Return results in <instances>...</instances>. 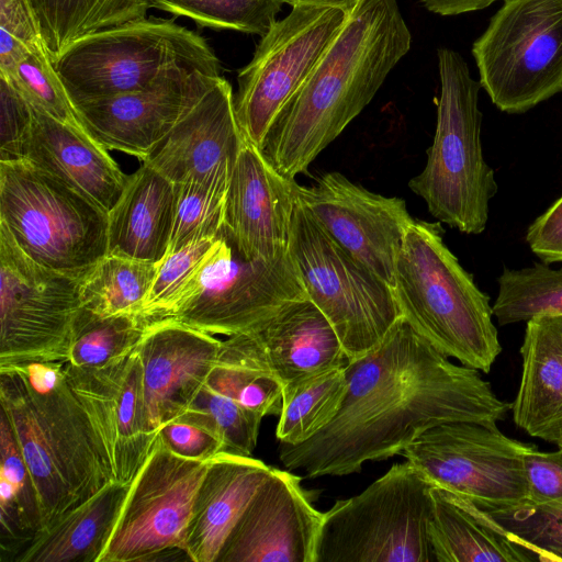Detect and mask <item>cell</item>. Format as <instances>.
Returning <instances> with one entry per match:
<instances>
[{
  "label": "cell",
  "instance_id": "4fadbf2b",
  "mask_svg": "<svg viewBox=\"0 0 562 562\" xmlns=\"http://www.w3.org/2000/svg\"><path fill=\"white\" fill-rule=\"evenodd\" d=\"M532 446L496 424L453 422L426 430L401 454L432 485L488 512L528 501L524 456Z\"/></svg>",
  "mask_w": 562,
  "mask_h": 562
},
{
  "label": "cell",
  "instance_id": "6da1fadb",
  "mask_svg": "<svg viewBox=\"0 0 562 562\" xmlns=\"http://www.w3.org/2000/svg\"><path fill=\"white\" fill-rule=\"evenodd\" d=\"M345 370L348 389L335 418L300 445L279 443L285 469L310 479L358 473L368 461L402 453L430 428L496 424L510 409L477 370L450 361L402 316Z\"/></svg>",
  "mask_w": 562,
  "mask_h": 562
},
{
  "label": "cell",
  "instance_id": "ba28073f",
  "mask_svg": "<svg viewBox=\"0 0 562 562\" xmlns=\"http://www.w3.org/2000/svg\"><path fill=\"white\" fill-rule=\"evenodd\" d=\"M0 223L34 261L74 278L108 255V213L26 160L0 161Z\"/></svg>",
  "mask_w": 562,
  "mask_h": 562
},
{
  "label": "cell",
  "instance_id": "7c38bea8",
  "mask_svg": "<svg viewBox=\"0 0 562 562\" xmlns=\"http://www.w3.org/2000/svg\"><path fill=\"white\" fill-rule=\"evenodd\" d=\"M80 281L34 261L0 223V367L67 361Z\"/></svg>",
  "mask_w": 562,
  "mask_h": 562
},
{
  "label": "cell",
  "instance_id": "f546056e",
  "mask_svg": "<svg viewBox=\"0 0 562 562\" xmlns=\"http://www.w3.org/2000/svg\"><path fill=\"white\" fill-rule=\"evenodd\" d=\"M52 60L80 38L146 16L147 0H31Z\"/></svg>",
  "mask_w": 562,
  "mask_h": 562
},
{
  "label": "cell",
  "instance_id": "d6986e66",
  "mask_svg": "<svg viewBox=\"0 0 562 562\" xmlns=\"http://www.w3.org/2000/svg\"><path fill=\"white\" fill-rule=\"evenodd\" d=\"M301 481L290 470L273 468L217 562H315L324 513Z\"/></svg>",
  "mask_w": 562,
  "mask_h": 562
},
{
  "label": "cell",
  "instance_id": "e0dca14e",
  "mask_svg": "<svg viewBox=\"0 0 562 562\" xmlns=\"http://www.w3.org/2000/svg\"><path fill=\"white\" fill-rule=\"evenodd\" d=\"M220 77L178 66L143 90L75 106L85 130L104 148L144 161Z\"/></svg>",
  "mask_w": 562,
  "mask_h": 562
},
{
  "label": "cell",
  "instance_id": "484cf974",
  "mask_svg": "<svg viewBox=\"0 0 562 562\" xmlns=\"http://www.w3.org/2000/svg\"><path fill=\"white\" fill-rule=\"evenodd\" d=\"M513 419L531 437L562 443V326L553 316L526 322Z\"/></svg>",
  "mask_w": 562,
  "mask_h": 562
},
{
  "label": "cell",
  "instance_id": "603a6c76",
  "mask_svg": "<svg viewBox=\"0 0 562 562\" xmlns=\"http://www.w3.org/2000/svg\"><path fill=\"white\" fill-rule=\"evenodd\" d=\"M245 143L232 86L220 77L143 162L181 183L233 171Z\"/></svg>",
  "mask_w": 562,
  "mask_h": 562
},
{
  "label": "cell",
  "instance_id": "8992f818",
  "mask_svg": "<svg viewBox=\"0 0 562 562\" xmlns=\"http://www.w3.org/2000/svg\"><path fill=\"white\" fill-rule=\"evenodd\" d=\"M53 64L74 105L143 90L178 66L222 72L205 38L173 19L154 16L85 36Z\"/></svg>",
  "mask_w": 562,
  "mask_h": 562
},
{
  "label": "cell",
  "instance_id": "f907efd6",
  "mask_svg": "<svg viewBox=\"0 0 562 562\" xmlns=\"http://www.w3.org/2000/svg\"><path fill=\"white\" fill-rule=\"evenodd\" d=\"M557 447L562 450V443L558 445Z\"/></svg>",
  "mask_w": 562,
  "mask_h": 562
},
{
  "label": "cell",
  "instance_id": "681fc988",
  "mask_svg": "<svg viewBox=\"0 0 562 562\" xmlns=\"http://www.w3.org/2000/svg\"><path fill=\"white\" fill-rule=\"evenodd\" d=\"M555 321L562 326V315L553 316Z\"/></svg>",
  "mask_w": 562,
  "mask_h": 562
},
{
  "label": "cell",
  "instance_id": "8fae6325",
  "mask_svg": "<svg viewBox=\"0 0 562 562\" xmlns=\"http://www.w3.org/2000/svg\"><path fill=\"white\" fill-rule=\"evenodd\" d=\"M472 55L503 112L525 113L562 92V0H504Z\"/></svg>",
  "mask_w": 562,
  "mask_h": 562
},
{
  "label": "cell",
  "instance_id": "5b68a950",
  "mask_svg": "<svg viewBox=\"0 0 562 562\" xmlns=\"http://www.w3.org/2000/svg\"><path fill=\"white\" fill-rule=\"evenodd\" d=\"M440 95L437 124L423 171L408 181L429 213L464 234H481L497 192L493 169L481 143L483 114L479 109L480 81L456 50H437Z\"/></svg>",
  "mask_w": 562,
  "mask_h": 562
},
{
  "label": "cell",
  "instance_id": "7a4b0ae2",
  "mask_svg": "<svg viewBox=\"0 0 562 562\" xmlns=\"http://www.w3.org/2000/svg\"><path fill=\"white\" fill-rule=\"evenodd\" d=\"M412 43L396 0H363L274 119L261 148L284 176L315 158L371 102Z\"/></svg>",
  "mask_w": 562,
  "mask_h": 562
},
{
  "label": "cell",
  "instance_id": "5bb4252c",
  "mask_svg": "<svg viewBox=\"0 0 562 562\" xmlns=\"http://www.w3.org/2000/svg\"><path fill=\"white\" fill-rule=\"evenodd\" d=\"M260 37L251 60L237 75L236 117L247 142L262 148L279 112L311 75L342 30V10L291 7Z\"/></svg>",
  "mask_w": 562,
  "mask_h": 562
},
{
  "label": "cell",
  "instance_id": "ac0fdd59",
  "mask_svg": "<svg viewBox=\"0 0 562 562\" xmlns=\"http://www.w3.org/2000/svg\"><path fill=\"white\" fill-rule=\"evenodd\" d=\"M65 366L105 449L114 481L130 484L156 438L147 426L137 346L100 368L78 369L66 361Z\"/></svg>",
  "mask_w": 562,
  "mask_h": 562
},
{
  "label": "cell",
  "instance_id": "4dcf8cb0",
  "mask_svg": "<svg viewBox=\"0 0 562 562\" xmlns=\"http://www.w3.org/2000/svg\"><path fill=\"white\" fill-rule=\"evenodd\" d=\"M347 389L345 367L284 386L276 428L279 443L295 446L318 434L337 415Z\"/></svg>",
  "mask_w": 562,
  "mask_h": 562
},
{
  "label": "cell",
  "instance_id": "cb8c5ba5",
  "mask_svg": "<svg viewBox=\"0 0 562 562\" xmlns=\"http://www.w3.org/2000/svg\"><path fill=\"white\" fill-rule=\"evenodd\" d=\"M22 160L68 184L106 213L121 198L130 178L86 130L35 108Z\"/></svg>",
  "mask_w": 562,
  "mask_h": 562
},
{
  "label": "cell",
  "instance_id": "7bdbcfd3",
  "mask_svg": "<svg viewBox=\"0 0 562 562\" xmlns=\"http://www.w3.org/2000/svg\"><path fill=\"white\" fill-rule=\"evenodd\" d=\"M157 436L170 451L188 459L206 461L224 451L222 439L211 427L186 414L164 424Z\"/></svg>",
  "mask_w": 562,
  "mask_h": 562
},
{
  "label": "cell",
  "instance_id": "52a82bcc",
  "mask_svg": "<svg viewBox=\"0 0 562 562\" xmlns=\"http://www.w3.org/2000/svg\"><path fill=\"white\" fill-rule=\"evenodd\" d=\"M434 485L407 460L324 513L315 562H436Z\"/></svg>",
  "mask_w": 562,
  "mask_h": 562
},
{
  "label": "cell",
  "instance_id": "e575fe53",
  "mask_svg": "<svg viewBox=\"0 0 562 562\" xmlns=\"http://www.w3.org/2000/svg\"><path fill=\"white\" fill-rule=\"evenodd\" d=\"M149 321L139 314L98 316L81 308L76 319L67 363L95 369L134 349Z\"/></svg>",
  "mask_w": 562,
  "mask_h": 562
},
{
  "label": "cell",
  "instance_id": "f35d334b",
  "mask_svg": "<svg viewBox=\"0 0 562 562\" xmlns=\"http://www.w3.org/2000/svg\"><path fill=\"white\" fill-rule=\"evenodd\" d=\"M542 562H562V498L487 512Z\"/></svg>",
  "mask_w": 562,
  "mask_h": 562
},
{
  "label": "cell",
  "instance_id": "7402d4cb",
  "mask_svg": "<svg viewBox=\"0 0 562 562\" xmlns=\"http://www.w3.org/2000/svg\"><path fill=\"white\" fill-rule=\"evenodd\" d=\"M227 339L283 387L348 363L331 324L307 296L288 303L257 328Z\"/></svg>",
  "mask_w": 562,
  "mask_h": 562
},
{
  "label": "cell",
  "instance_id": "c3c4849f",
  "mask_svg": "<svg viewBox=\"0 0 562 562\" xmlns=\"http://www.w3.org/2000/svg\"><path fill=\"white\" fill-rule=\"evenodd\" d=\"M285 4L312 5L342 10L347 15H351L363 0H284Z\"/></svg>",
  "mask_w": 562,
  "mask_h": 562
},
{
  "label": "cell",
  "instance_id": "83f0119b",
  "mask_svg": "<svg viewBox=\"0 0 562 562\" xmlns=\"http://www.w3.org/2000/svg\"><path fill=\"white\" fill-rule=\"evenodd\" d=\"M428 535L436 562L537 561L486 510L448 490L432 486Z\"/></svg>",
  "mask_w": 562,
  "mask_h": 562
},
{
  "label": "cell",
  "instance_id": "ee69618b",
  "mask_svg": "<svg viewBox=\"0 0 562 562\" xmlns=\"http://www.w3.org/2000/svg\"><path fill=\"white\" fill-rule=\"evenodd\" d=\"M528 501L542 504L562 498V450L539 451L532 446L524 456Z\"/></svg>",
  "mask_w": 562,
  "mask_h": 562
},
{
  "label": "cell",
  "instance_id": "2e32d148",
  "mask_svg": "<svg viewBox=\"0 0 562 562\" xmlns=\"http://www.w3.org/2000/svg\"><path fill=\"white\" fill-rule=\"evenodd\" d=\"M297 196L353 258L393 288L397 257L413 217L406 202L369 191L337 171L297 187Z\"/></svg>",
  "mask_w": 562,
  "mask_h": 562
},
{
  "label": "cell",
  "instance_id": "60d3db41",
  "mask_svg": "<svg viewBox=\"0 0 562 562\" xmlns=\"http://www.w3.org/2000/svg\"><path fill=\"white\" fill-rule=\"evenodd\" d=\"M215 237L193 240L176 251L166 254L158 262L156 276L142 307V315L149 323L168 314L177 296L212 247Z\"/></svg>",
  "mask_w": 562,
  "mask_h": 562
},
{
  "label": "cell",
  "instance_id": "74e56055",
  "mask_svg": "<svg viewBox=\"0 0 562 562\" xmlns=\"http://www.w3.org/2000/svg\"><path fill=\"white\" fill-rule=\"evenodd\" d=\"M0 76L7 78L33 108L85 130L44 42L29 47L12 70Z\"/></svg>",
  "mask_w": 562,
  "mask_h": 562
},
{
  "label": "cell",
  "instance_id": "7dc6e473",
  "mask_svg": "<svg viewBox=\"0 0 562 562\" xmlns=\"http://www.w3.org/2000/svg\"><path fill=\"white\" fill-rule=\"evenodd\" d=\"M428 11L443 15H458L483 10L497 0H418Z\"/></svg>",
  "mask_w": 562,
  "mask_h": 562
},
{
  "label": "cell",
  "instance_id": "d590c367",
  "mask_svg": "<svg viewBox=\"0 0 562 562\" xmlns=\"http://www.w3.org/2000/svg\"><path fill=\"white\" fill-rule=\"evenodd\" d=\"M232 172L221 171L176 183L175 218L167 254L193 240L218 234L224 224Z\"/></svg>",
  "mask_w": 562,
  "mask_h": 562
},
{
  "label": "cell",
  "instance_id": "44dd1931",
  "mask_svg": "<svg viewBox=\"0 0 562 562\" xmlns=\"http://www.w3.org/2000/svg\"><path fill=\"white\" fill-rule=\"evenodd\" d=\"M222 340L171 318L151 322L137 345L147 426L159 428L188 411L215 364Z\"/></svg>",
  "mask_w": 562,
  "mask_h": 562
},
{
  "label": "cell",
  "instance_id": "d4e9b609",
  "mask_svg": "<svg viewBox=\"0 0 562 562\" xmlns=\"http://www.w3.org/2000/svg\"><path fill=\"white\" fill-rule=\"evenodd\" d=\"M251 456L221 451L206 460L186 539L193 562H217L227 539L272 472Z\"/></svg>",
  "mask_w": 562,
  "mask_h": 562
},
{
  "label": "cell",
  "instance_id": "bcb514c9",
  "mask_svg": "<svg viewBox=\"0 0 562 562\" xmlns=\"http://www.w3.org/2000/svg\"><path fill=\"white\" fill-rule=\"evenodd\" d=\"M0 33L26 46L44 42L31 0H0Z\"/></svg>",
  "mask_w": 562,
  "mask_h": 562
},
{
  "label": "cell",
  "instance_id": "9c48e42d",
  "mask_svg": "<svg viewBox=\"0 0 562 562\" xmlns=\"http://www.w3.org/2000/svg\"><path fill=\"white\" fill-rule=\"evenodd\" d=\"M289 254L306 296L331 324L348 361L375 349L401 316L393 288L334 240L299 196Z\"/></svg>",
  "mask_w": 562,
  "mask_h": 562
},
{
  "label": "cell",
  "instance_id": "9a60e30c",
  "mask_svg": "<svg viewBox=\"0 0 562 562\" xmlns=\"http://www.w3.org/2000/svg\"><path fill=\"white\" fill-rule=\"evenodd\" d=\"M205 470L206 461L180 457L156 436L130 483L99 562L157 561L167 560V552L186 553L192 507Z\"/></svg>",
  "mask_w": 562,
  "mask_h": 562
},
{
  "label": "cell",
  "instance_id": "836d02e7",
  "mask_svg": "<svg viewBox=\"0 0 562 562\" xmlns=\"http://www.w3.org/2000/svg\"><path fill=\"white\" fill-rule=\"evenodd\" d=\"M497 282L498 293L492 308L499 325L562 315V268L552 269L546 263L505 268Z\"/></svg>",
  "mask_w": 562,
  "mask_h": 562
},
{
  "label": "cell",
  "instance_id": "30bf717a",
  "mask_svg": "<svg viewBox=\"0 0 562 562\" xmlns=\"http://www.w3.org/2000/svg\"><path fill=\"white\" fill-rule=\"evenodd\" d=\"M306 297L290 254L251 260L223 224L201 265L164 318L211 335L252 330L290 302Z\"/></svg>",
  "mask_w": 562,
  "mask_h": 562
},
{
  "label": "cell",
  "instance_id": "277c9868",
  "mask_svg": "<svg viewBox=\"0 0 562 562\" xmlns=\"http://www.w3.org/2000/svg\"><path fill=\"white\" fill-rule=\"evenodd\" d=\"M439 223L413 220L393 292L401 316L435 349L488 373L502 351L490 296L443 241Z\"/></svg>",
  "mask_w": 562,
  "mask_h": 562
},
{
  "label": "cell",
  "instance_id": "8d00e7d4",
  "mask_svg": "<svg viewBox=\"0 0 562 562\" xmlns=\"http://www.w3.org/2000/svg\"><path fill=\"white\" fill-rule=\"evenodd\" d=\"M284 0H147L155 8L193 20L200 27L263 36L277 21Z\"/></svg>",
  "mask_w": 562,
  "mask_h": 562
},
{
  "label": "cell",
  "instance_id": "d6a6232c",
  "mask_svg": "<svg viewBox=\"0 0 562 562\" xmlns=\"http://www.w3.org/2000/svg\"><path fill=\"white\" fill-rule=\"evenodd\" d=\"M200 391L262 417L280 414L282 407L283 385L244 359L227 338Z\"/></svg>",
  "mask_w": 562,
  "mask_h": 562
},
{
  "label": "cell",
  "instance_id": "3957f363",
  "mask_svg": "<svg viewBox=\"0 0 562 562\" xmlns=\"http://www.w3.org/2000/svg\"><path fill=\"white\" fill-rule=\"evenodd\" d=\"M0 405L36 488L41 530L114 481L65 361L0 367Z\"/></svg>",
  "mask_w": 562,
  "mask_h": 562
},
{
  "label": "cell",
  "instance_id": "4316f807",
  "mask_svg": "<svg viewBox=\"0 0 562 562\" xmlns=\"http://www.w3.org/2000/svg\"><path fill=\"white\" fill-rule=\"evenodd\" d=\"M177 184L143 162L108 213V254L159 262L167 254Z\"/></svg>",
  "mask_w": 562,
  "mask_h": 562
},
{
  "label": "cell",
  "instance_id": "ffe728a7",
  "mask_svg": "<svg viewBox=\"0 0 562 562\" xmlns=\"http://www.w3.org/2000/svg\"><path fill=\"white\" fill-rule=\"evenodd\" d=\"M299 183L246 140L231 176L224 225L243 255L273 261L289 254Z\"/></svg>",
  "mask_w": 562,
  "mask_h": 562
},
{
  "label": "cell",
  "instance_id": "1f68e13d",
  "mask_svg": "<svg viewBox=\"0 0 562 562\" xmlns=\"http://www.w3.org/2000/svg\"><path fill=\"white\" fill-rule=\"evenodd\" d=\"M157 267L108 254L80 281L82 307L98 316L142 315Z\"/></svg>",
  "mask_w": 562,
  "mask_h": 562
},
{
  "label": "cell",
  "instance_id": "f1b7e54d",
  "mask_svg": "<svg viewBox=\"0 0 562 562\" xmlns=\"http://www.w3.org/2000/svg\"><path fill=\"white\" fill-rule=\"evenodd\" d=\"M130 484L110 482L38 531L16 562H99L120 516Z\"/></svg>",
  "mask_w": 562,
  "mask_h": 562
},
{
  "label": "cell",
  "instance_id": "f6af8a7d",
  "mask_svg": "<svg viewBox=\"0 0 562 562\" xmlns=\"http://www.w3.org/2000/svg\"><path fill=\"white\" fill-rule=\"evenodd\" d=\"M526 241L543 263L562 262V195L530 224Z\"/></svg>",
  "mask_w": 562,
  "mask_h": 562
},
{
  "label": "cell",
  "instance_id": "ab89813d",
  "mask_svg": "<svg viewBox=\"0 0 562 562\" xmlns=\"http://www.w3.org/2000/svg\"><path fill=\"white\" fill-rule=\"evenodd\" d=\"M0 503L14 507L30 541L42 528L36 488L7 415L0 413Z\"/></svg>",
  "mask_w": 562,
  "mask_h": 562
},
{
  "label": "cell",
  "instance_id": "b9f144b4",
  "mask_svg": "<svg viewBox=\"0 0 562 562\" xmlns=\"http://www.w3.org/2000/svg\"><path fill=\"white\" fill-rule=\"evenodd\" d=\"M33 123V108L0 76V161L22 160Z\"/></svg>",
  "mask_w": 562,
  "mask_h": 562
}]
</instances>
